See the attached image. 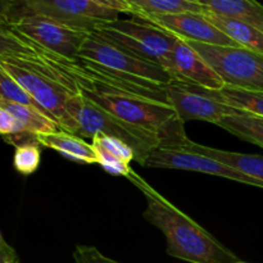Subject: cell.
Masks as SVG:
<instances>
[{
    "mask_svg": "<svg viewBox=\"0 0 263 263\" xmlns=\"http://www.w3.org/2000/svg\"><path fill=\"white\" fill-rule=\"evenodd\" d=\"M127 179L140 190L146 200L144 220L163 233L167 254L190 263H234L238 257L212 234L175 207L131 170Z\"/></svg>",
    "mask_w": 263,
    "mask_h": 263,
    "instance_id": "1",
    "label": "cell"
},
{
    "mask_svg": "<svg viewBox=\"0 0 263 263\" xmlns=\"http://www.w3.org/2000/svg\"><path fill=\"white\" fill-rule=\"evenodd\" d=\"M69 116L77 125V135L92 139L98 134L122 140L135 152V161L141 166L152 152L162 148V140L154 134L120 120L80 94H73L67 104Z\"/></svg>",
    "mask_w": 263,
    "mask_h": 263,
    "instance_id": "2",
    "label": "cell"
},
{
    "mask_svg": "<svg viewBox=\"0 0 263 263\" xmlns=\"http://www.w3.org/2000/svg\"><path fill=\"white\" fill-rule=\"evenodd\" d=\"M0 26L10 28L37 45L69 59L79 57L90 33L35 14L21 0H2Z\"/></svg>",
    "mask_w": 263,
    "mask_h": 263,
    "instance_id": "3",
    "label": "cell"
},
{
    "mask_svg": "<svg viewBox=\"0 0 263 263\" xmlns=\"http://www.w3.org/2000/svg\"><path fill=\"white\" fill-rule=\"evenodd\" d=\"M105 71L140 85L166 86L174 82L171 74L159 64L140 58L92 31L85 40L79 57Z\"/></svg>",
    "mask_w": 263,
    "mask_h": 263,
    "instance_id": "4",
    "label": "cell"
},
{
    "mask_svg": "<svg viewBox=\"0 0 263 263\" xmlns=\"http://www.w3.org/2000/svg\"><path fill=\"white\" fill-rule=\"evenodd\" d=\"M0 68L7 71L25 87L43 109L59 125L61 130L77 135V125L69 116L67 104L73 94L51 79L31 59L12 54H0Z\"/></svg>",
    "mask_w": 263,
    "mask_h": 263,
    "instance_id": "5",
    "label": "cell"
},
{
    "mask_svg": "<svg viewBox=\"0 0 263 263\" xmlns=\"http://www.w3.org/2000/svg\"><path fill=\"white\" fill-rule=\"evenodd\" d=\"M95 31L140 58L162 66L174 79L172 49L177 41L176 36L136 17L133 20L118 18Z\"/></svg>",
    "mask_w": 263,
    "mask_h": 263,
    "instance_id": "6",
    "label": "cell"
},
{
    "mask_svg": "<svg viewBox=\"0 0 263 263\" xmlns=\"http://www.w3.org/2000/svg\"><path fill=\"white\" fill-rule=\"evenodd\" d=\"M187 43L213 67L226 86L263 94V54L246 48Z\"/></svg>",
    "mask_w": 263,
    "mask_h": 263,
    "instance_id": "7",
    "label": "cell"
},
{
    "mask_svg": "<svg viewBox=\"0 0 263 263\" xmlns=\"http://www.w3.org/2000/svg\"><path fill=\"white\" fill-rule=\"evenodd\" d=\"M30 12L50 18L67 27L92 32L105 23L118 20L117 10L90 0H21Z\"/></svg>",
    "mask_w": 263,
    "mask_h": 263,
    "instance_id": "8",
    "label": "cell"
},
{
    "mask_svg": "<svg viewBox=\"0 0 263 263\" xmlns=\"http://www.w3.org/2000/svg\"><path fill=\"white\" fill-rule=\"evenodd\" d=\"M144 167L151 168H170V170H184V171H194L200 174L213 175V176L223 177V179L233 180L252 186L262 187V182L257 181L253 177L238 171L230 166L221 163L216 159L205 157L203 154L194 152L179 151V149L158 148L152 152L148 157Z\"/></svg>",
    "mask_w": 263,
    "mask_h": 263,
    "instance_id": "9",
    "label": "cell"
},
{
    "mask_svg": "<svg viewBox=\"0 0 263 263\" xmlns=\"http://www.w3.org/2000/svg\"><path fill=\"white\" fill-rule=\"evenodd\" d=\"M138 18V17H136ZM140 20L146 21L171 35L185 41L208 44V45L241 48L228 35L218 30L200 13H179V14L145 15Z\"/></svg>",
    "mask_w": 263,
    "mask_h": 263,
    "instance_id": "10",
    "label": "cell"
},
{
    "mask_svg": "<svg viewBox=\"0 0 263 263\" xmlns=\"http://www.w3.org/2000/svg\"><path fill=\"white\" fill-rule=\"evenodd\" d=\"M166 102L174 108L182 123L199 120L216 125L226 116L241 113L229 105L192 91L177 82L166 85Z\"/></svg>",
    "mask_w": 263,
    "mask_h": 263,
    "instance_id": "11",
    "label": "cell"
},
{
    "mask_svg": "<svg viewBox=\"0 0 263 263\" xmlns=\"http://www.w3.org/2000/svg\"><path fill=\"white\" fill-rule=\"evenodd\" d=\"M174 80L177 84H189L208 90H222L226 86L213 67L190 45L177 37L172 49Z\"/></svg>",
    "mask_w": 263,
    "mask_h": 263,
    "instance_id": "12",
    "label": "cell"
},
{
    "mask_svg": "<svg viewBox=\"0 0 263 263\" xmlns=\"http://www.w3.org/2000/svg\"><path fill=\"white\" fill-rule=\"evenodd\" d=\"M179 151L194 152V153L210 157V158L216 159V161L221 162V163L226 164V166L233 167V168L253 177L257 181L263 184V156L221 151V149L200 145V144L192 141L190 139L181 148H179Z\"/></svg>",
    "mask_w": 263,
    "mask_h": 263,
    "instance_id": "13",
    "label": "cell"
},
{
    "mask_svg": "<svg viewBox=\"0 0 263 263\" xmlns=\"http://www.w3.org/2000/svg\"><path fill=\"white\" fill-rule=\"evenodd\" d=\"M40 145L58 152L66 158L82 164H98L97 152L92 144L86 143L80 136L59 130L57 133L44 134L36 136Z\"/></svg>",
    "mask_w": 263,
    "mask_h": 263,
    "instance_id": "14",
    "label": "cell"
},
{
    "mask_svg": "<svg viewBox=\"0 0 263 263\" xmlns=\"http://www.w3.org/2000/svg\"><path fill=\"white\" fill-rule=\"evenodd\" d=\"M192 91L202 94L210 99L220 102L222 104L238 109L240 112L251 113V115L263 117V94L262 92L246 91V90L236 89V87L225 86L222 90H208L195 85L181 84Z\"/></svg>",
    "mask_w": 263,
    "mask_h": 263,
    "instance_id": "15",
    "label": "cell"
},
{
    "mask_svg": "<svg viewBox=\"0 0 263 263\" xmlns=\"http://www.w3.org/2000/svg\"><path fill=\"white\" fill-rule=\"evenodd\" d=\"M203 14L212 25L228 35L231 40L235 41L239 46L263 54V32L259 30L238 20L212 12L208 8H205Z\"/></svg>",
    "mask_w": 263,
    "mask_h": 263,
    "instance_id": "16",
    "label": "cell"
},
{
    "mask_svg": "<svg viewBox=\"0 0 263 263\" xmlns=\"http://www.w3.org/2000/svg\"><path fill=\"white\" fill-rule=\"evenodd\" d=\"M200 3L212 12L240 21L263 32V5L257 0H200Z\"/></svg>",
    "mask_w": 263,
    "mask_h": 263,
    "instance_id": "17",
    "label": "cell"
},
{
    "mask_svg": "<svg viewBox=\"0 0 263 263\" xmlns=\"http://www.w3.org/2000/svg\"><path fill=\"white\" fill-rule=\"evenodd\" d=\"M134 17L145 15L179 14V13H200L205 7L200 0H126Z\"/></svg>",
    "mask_w": 263,
    "mask_h": 263,
    "instance_id": "18",
    "label": "cell"
},
{
    "mask_svg": "<svg viewBox=\"0 0 263 263\" xmlns=\"http://www.w3.org/2000/svg\"><path fill=\"white\" fill-rule=\"evenodd\" d=\"M216 125L222 127L231 135L263 149V117L241 112L226 116Z\"/></svg>",
    "mask_w": 263,
    "mask_h": 263,
    "instance_id": "19",
    "label": "cell"
},
{
    "mask_svg": "<svg viewBox=\"0 0 263 263\" xmlns=\"http://www.w3.org/2000/svg\"><path fill=\"white\" fill-rule=\"evenodd\" d=\"M0 108L7 109L8 112L15 116L23 123L27 133L35 138L39 135H44V134L57 133L61 130L58 123L50 116L41 112L37 108L14 104V103L5 102V100H0Z\"/></svg>",
    "mask_w": 263,
    "mask_h": 263,
    "instance_id": "20",
    "label": "cell"
},
{
    "mask_svg": "<svg viewBox=\"0 0 263 263\" xmlns=\"http://www.w3.org/2000/svg\"><path fill=\"white\" fill-rule=\"evenodd\" d=\"M0 100L14 103V104L26 105V107H33L40 109L41 112L46 113L40 104L32 98V95L21 86L7 71L0 68ZM48 115V113H46Z\"/></svg>",
    "mask_w": 263,
    "mask_h": 263,
    "instance_id": "21",
    "label": "cell"
},
{
    "mask_svg": "<svg viewBox=\"0 0 263 263\" xmlns=\"http://www.w3.org/2000/svg\"><path fill=\"white\" fill-rule=\"evenodd\" d=\"M91 140V144L92 146H94L95 151L105 152V153L110 154V156L126 162L127 164H130L131 162L135 161V152L133 151L131 146H128L127 144H125L122 140H120V139L103 135V134H98V135H95Z\"/></svg>",
    "mask_w": 263,
    "mask_h": 263,
    "instance_id": "22",
    "label": "cell"
},
{
    "mask_svg": "<svg viewBox=\"0 0 263 263\" xmlns=\"http://www.w3.org/2000/svg\"><path fill=\"white\" fill-rule=\"evenodd\" d=\"M39 145H40L39 143H27L15 148L13 162H14V168L21 175L27 176L39 168L41 159Z\"/></svg>",
    "mask_w": 263,
    "mask_h": 263,
    "instance_id": "23",
    "label": "cell"
},
{
    "mask_svg": "<svg viewBox=\"0 0 263 263\" xmlns=\"http://www.w3.org/2000/svg\"><path fill=\"white\" fill-rule=\"evenodd\" d=\"M98 157V164L104 170L107 174L113 175V176H125L127 177L131 172L130 164L126 162L121 161V159L116 158V157L110 156V154L105 153L103 151H95Z\"/></svg>",
    "mask_w": 263,
    "mask_h": 263,
    "instance_id": "24",
    "label": "cell"
},
{
    "mask_svg": "<svg viewBox=\"0 0 263 263\" xmlns=\"http://www.w3.org/2000/svg\"><path fill=\"white\" fill-rule=\"evenodd\" d=\"M72 257L74 263H120L104 256L99 249L91 246H77Z\"/></svg>",
    "mask_w": 263,
    "mask_h": 263,
    "instance_id": "25",
    "label": "cell"
},
{
    "mask_svg": "<svg viewBox=\"0 0 263 263\" xmlns=\"http://www.w3.org/2000/svg\"><path fill=\"white\" fill-rule=\"evenodd\" d=\"M0 133L4 138L28 134L23 123L15 116H13L12 113L8 112L7 109H3V108H0Z\"/></svg>",
    "mask_w": 263,
    "mask_h": 263,
    "instance_id": "26",
    "label": "cell"
},
{
    "mask_svg": "<svg viewBox=\"0 0 263 263\" xmlns=\"http://www.w3.org/2000/svg\"><path fill=\"white\" fill-rule=\"evenodd\" d=\"M3 263H14V262L10 259V257L9 258H7V257H3Z\"/></svg>",
    "mask_w": 263,
    "mask_h": 263,
    "instance_id": "27",
    "label": "cell"
},
{
    "mask_svg": "<svg viewBox=\"0 0 263 263\" xmlns=\"http://www.w3.org/2000/svg\"><path fill=\"white\" fill-rule=\"evenodd\" d=\"M234 263H246V262H240V261H238V262H234Z\"/></svg>",
    "mask_w": 263,
    "mask_h": 263,
    "instance_id": "28",
    "label": "cell"
}]
</instances>
